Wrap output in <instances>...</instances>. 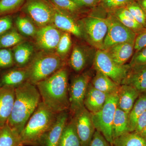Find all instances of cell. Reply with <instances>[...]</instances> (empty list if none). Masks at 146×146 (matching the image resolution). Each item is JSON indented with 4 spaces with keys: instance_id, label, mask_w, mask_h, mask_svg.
I'll return each instance as SVG.
<instances>
[{
    "instance_id": "obj_20",
    "label": "cell",
    "mask_w": 146,
    "mask_h": 146,
    "mask_svg": "<svg viewBox=\"0 0 146 146\" xmlns=\"http://www.w3.org/2000/svg\"><path fill=\"white\" fill-rule=\"evenodd\" d=\"M134 43H119L112 45L105 50L116 63L125 65L134 54Z\"/></svg>"
},
{
    "instance_id": "obj_18",
    "label": "cell",
    "mask_w": 146,
    "mask_h": 146,
    "mask_svg": "<svg viewBox=\"0 0 146 146\" xmlns=\"http://www.w3.org/2000/svg\"><path fill=\"white\" fill-rule=\"evenodd\" d=\"M15 97L14 87H0V129L8 121L13 108Z\"/></svg>"
},
{
    "instance_id": "obj_7",
    "label": "cell",
    "mask_w": 146,
    "mask_h": 146,
    "mask_svg": "<svg viewBox=\"0 0 146 146\" xmlns=\"http://www.w3.org/2000/svg\"><path fill=\"white\" fill-rule=\"evenodd\" d=\"M93 65L95 70L102 72L119 85L131 69L129 64L116 63L105 50H97Z\"/></svg>"
},
{
    "instance_id": "obj_17",
    "label": "cell",
    "mask_w": 146,
    "mask_h": 146,
    "mask_svg": "<svg viewBox=\"0 0 146 146\" xmlns=\"http://www.w3.org/2000/svg\"><path fill=\"white\" fill-rule=\"evenodd\" d=\"M34 43L27 40L11 48L15 66L27 67L37 52Z\"/></svg>"
},
{
    "instance_id": "obj_14",
    "label": "cell",
    "mask_w": 146,
    "mask_h": 146,
    "mask_svg": "<svg viewBox=\"0 0 146 146\" xmlns=\"http://www.w3.org/2000/svg\"><path fill=\"white\" fill-rule=\"evenodd\" d=\"M51 3L53 11L52 25L61 31L69 33L79 39H82V33L78 20Z\"/></svg>"
},
{
    "instance_id": "obj_36",
    "label": "cell",
    "mask_w": 146,
    "mask_h": 146,
    "mask_svg": "<svg viewBox=\"0 0 146 146\" xmlns=\"http://www.w3.org/2000/svg\"><path fill=\"white\" fill-rule=\"evenodd\" d=\"M15 66L11 48H0V71Z\"/></svg>"
},
{
    "instance_id": "obj_34",
    "label": "cell",
    "mask_w": 146,
    "mask_h": 146,
    "mask_svg": "<svg viewBox=\"0 0 146 146\" xmlns=\"http://www.w3.org/2000/svg\"><path fill=\"white\" fill-rule=\"evenodd\" d=\"M25 0H0V16L12 15L21 7Z\"/></svg>"
},
{
    "instance_id": "obj_44",
    "label": "cell",
    "mask_w": 146,
    "mask_h": 146,
    "mask_svg": "<svg viewBox=\"0 0 146 146\" xmlns=\"http://www.w3.org/2000/svg\"><path fill=\"white\" fill-rule=\"evenodd\" d=\"M138 2L144 10L146 11V0H138Z\"/></svg>"
},
{
    "instance_id": "obj_6",
    "label": "cell",
    "mask_w": 146,
    "mask_h": 146,
    "mask_svg": "<svg viewBox=\"0 0 146 146\" xmlns=\"http://www.w3.org/2000/svg\"><path fill=\"white\" fill-rule=\"evenodd\" d=\"M118 92L109 94L102 109L92 114L95 128L112 145V123L117 107Z\"/></svg>"
},
{
    "instance_id": "obj_29",
    "label": "cell",
    "mask_w": 146,
    "mask_h": 146,
    "mask_svg": "<svg viewBox=\"0 0 146 146\" xmlns=\"http://www.w3.org/2000/svg\"><path fill=\"white\" fill-rule=\"evenodd\" d=\"M113 146H146V141L140 134L134 132H127L113 140Z\"/></svg>"
},
{
    "instance_id": "obj_39",
    "label": "cell",
    "mask_w": 146,
    "mask_h": 146,
    "mask_svg": "<svg viewBox=\"0 0 146 146\" xmlns=\"http://www.w3.org/2000/svg\"><path fill=\"white\" fill-rule=\"evenodd\" d=\"M14 18L12 15L0 16V35L13 28Z\"/></svg>"
},
{
    "instance_id": "obj_40",
    "label": "cell",
    "mask_w": 146,
    "mask_h": 146,
    "mask_svg": "<svg viewBox=\"0 0 146 146\" xmlns=\"http://www.w3.org/2000/svg\"><path fill=\"white\" fill-rule=\"evenodd\" d=\"M110 144L101 133L96 130L89 146H110Z\"/></svg>"
},
{
    "instance_id": "obj_26",
    "label": "cell",
    "mask_w": 146,
    "mask_h": 146,
    "mask_svg": "<svg viewBox=\"0 0 146 146\" xmlns=\"http://www.w3.org/2000/svg\"><path fill=\"white\" fill-rule=\"evenodd\" d=\"M146 110V93L140 94L128 114L129 130L134 132L138 118Z\"/></svg>"
},
{
    "instance_id": "obj_8",
    "label": "cell",
    "mask_w": 146,
    "mask_h": 146,
    "mask_svg": "<svg viewBox=\"0 0 146 146\" xmlns=\"http://www.w3.org/2000/svg\"><path fill=\"white\" fill-rule=\"evenodd\" d=\"M107 23L108 31L104 43V50L119 43L135 42L137 35L123 25L111 12H108Z\"/></svg>"
},
{
    "instance_id": "obj_2",
    "label": "cell",
    "mask_w": 146,
    "mask_h": 146,
    "mask_svg": "<svg viewBox=\"0 0 146 146\" xmlns=\"http://www.w3.org/2000/svg\"><path fill=\"white\" fill-rule=\"evenodd\" d=\"M41 102L36 85L27 81L16 87L13 108L7 122L8 125L20 135Z\"/></svg>"
},
{
    "instance_id": "obj_12",
    "label": "cell",
    "mask_w": 146,
    "mask_h": 146,
    "mask_svg": "<svg viewBox=\"0 0 146 146\" xmlns=\"http://www.w3.org/2000/svg\"><path fill=\"white\" fill-rule=\"evenodd\" d=\"M81 146H89L96 128L92 114L84 106L72 115Z\"/></svg>"
},
{
    "instance_id": "obj_31",
    "label": "cell",
    "mask_w": 146,
    "mask_h": 146,
    "mask_svg": "<svg viewBox=\"0 0 146 146\" xmlns=\"http://www.w3.org/2000/svg\"><path fill=\"white\" fill-rule=\"evenodd\" d=\"M0 146H21L19 134L7 123L0 129Z\"/></svg>"
},
{
    "instance_id": "obj_1",
    "label": "cell",
    "mask_w": 146,
    "mask_h": 146,
    "mask_svg": "<svg viewBox=\"0 0 146 146\" xmlns=\"http://www.w3.org/2000/svg\"><path fill=\"white\" fill-rule=\"evenodd\" d=\"M69 71L64 66L36 86L42 101L56 114L69 110Z\"/></svg>"
},
{
    "instance_id": "obj_16",
    "label": "cell",
    "mask_w": 146,
    "mask_h": 146,
    "mask_svg": "<svg viewBox=\"0 0 146 146\" xmlns=\"http://www.w3.org/2000/svg\"><path fill=\"white\" fill-rule=\"evenodd\" d=\"M27 68H12L0 71V87L10 86L16 88L28 81Z\"/></svg>"
},
{
    "instance_id": "obj_25",
    "label": "cell",
    "mask_w": 146,
    "mask_h": 146,
    "mask_svg": "<svg viewBox=\"0 0 146 146\" xmlns=\"http://www.w3.org/2000/svg\"><path fill=\"white\" fill-rule=\"evenodd\" d=\"M111 12L125 26L134 32L136 35L141 33L144 28L136 21L125 7H121Z\"/></svg>"
},
{
    "instance_id": "obj_3",
    "label": "cell",
    "mask_w": 146,
    "mask_h": 146,
    "mask_svg": "<svg viewBox=\"0 0 146 146\" xmlns=\"http://www.w3.org/2000/svg\"><path fill=\"white\" fill-rule=\"evenodd\" d=\"M57 115L41 102L19 135L21 146H39L42 136L54 124Z\"/></svg>"
},
{
    "instance_id": "obj_32",
    "label": "cell",
    "mask_w": 146,
    "mask_h": 146,
    "mask_svg": "<svg viewBox=\"0 0 146 146\" xmlns=\"http://www.w3.org/2000/svg\"><path fill=\"white\" fill-rule=\"evenodd\" d=\"M56 7L68 13L73 18L78 20L81 13L82 8L73 0H50Z\"/></svg>"
},
{
    "instance_id": "obj_41",
    "label": "cell",
    "mask_w": 146,
    "mask_h": 146,
    "mask_svg": "<svg viewBox=\"0 0 146 146\" xmlns=\"http://www.w3.org/2000/svg\"><path fill=\"white\" fill-rule=\"evenodd\" d=\"M146 46V28L136 35L134 43L135 52Z\"/></svg>"
},
{
    "instance_id": "obj_21",
    "label": "cell",
    "mask_w": 146,
    "mask_h": 146,
    "mask_svg": "<svg viewBox=\"0 0 146 146\" xmlns=\"http://www.w3.org/2000/svg\"><path fill=\"white\" fill-rule=\"evenodd\" d=\"M140 95L132 86L120 85L118 91L117 107L128 114Z\"/></svg>"
},
{
    "instance_id": "obj_37",
    "label": "cell",
    "mask_w": 146,
    "mask_h": 146,
    "mask_svg": "<svg viewBox=\"0 0 146 146\" xmlns=\"http://www.w3.org/2000/svg\"><path fill=\"white\" fill-rule=\"evenodd\" d=\"M136 0H101L100 4L108 12L121 8L125 7L130 3Z\"/></svg>"
},
{
    "instance_id": "obj_30",
    "label": "cell",
    "mask_w": 146,
    "mask_h": 146,
    "mask_svg": "<svg viewBox=\"0 0 146 146\" xmlns=\"http://www.w3.org/2000/svg\"><path fill=\"white\" fill-rule=\"evenodd\" d=\"M26 40L25 37L23 36L14 27L11 29L0 35V48H11Z\"/></svg>"
},
{
    "instance_id": "obj_28",
    "label": "cell",
    "mask_w": 146,
    "mask_h": 146,
    "mask_svg": "<svg viewBox=\"0 0 146 146\" xmlns=\"http://www.w3.org/2000/svg\"><path fill=\"white\" fill-rule=\"evenodd\" d=\"M129 132L128 114L117 107L112 123L113 140L118 136Z\"/></svg>"
},
{
    "instance_id": "obj_33",
    "label": "cell",
    "mask_w": 146,
    "mask_h": 146,
    "mask_svg": "<svg viewBox=\"0 0 146 146\" xmlns=\"http://www.w3.org/2000/svg\"><path fill=\"white\" fill-rule=\"evenodd\" d=\"M72 45L70 33L63 32L55 52L64 62H66L68 55L72 48Z\"/></svg>"
},
{
    "instance_id": "obj_15",
    "label": "cell",
    "mask_w": 146,
    "mask_h": 146,
    "mask_svg": "<svg viewBox=\"0 0 146 146\" xmlns=\"http://www.w3.org/2000/svg\"><path fill=\"white\" fill-rule=\"evenodd\" d=\"M69 110L58 114L51 127L42 136L39 146H58L63 129L69 119Z\"/></svg>"
},
{
    "instance_id": "obj_24",
    "label": "cell",
    "mask_w": 146,
    "mask_h": 146,
    "mask_svg": "<svg viewBox=\"0 0 146 146\" xmlns=\"http://www.w3.org/2000/svg\"><path fill=\"white\" fill-rule=\"evenodd\" d=\"M58 146H81L72 117L65 126Z\"/></svg>"
},
{
    "instance_id": "obj_10",
    "label": "cell",
    "mask_w": 146,
    "mask_h": 146,
    "mask_svg": "<svg viewBox=\"0 0 146 146\" xmlns=\"http://www.w3.org/2000/svg\"><path fill=\"white\" fill-rule=\"evenodd\" d=\"M91 76L88 72L80 73L72 79L69 86V112L73 115L84 106V102Z\"/></svg>"
},
{
    "instance_id": "obj_9",
    "label": "cell",
    "mask_w": 146,
    "mask_h": 146,
    "mask_svg": "<svg viewBox=\"0 0 146 146\" xmlns=\"http://www.w3.org/2000/svg\"><path fill=\"white\" fill-rule=\"evenodd\" d=\"M23 11L38 28L52 25V8L50 2L46 0H27Z\"/></svg>"
},
{
    "instance_id": "obj_45",
    "label": "cell",
    "mask_w": 146,
    "mask_h": 146,
    "mask_svg": "<svg viewBox=\"0 0 146 146\" xmlns=\"http://www.w3.org/2000/svg\"><path fill=\"white\" fill-rule=\"evenodd\" d=\"M139 134L141 137H143L146 141V126L144 128Z\"/></svg>"
},
{
    "instance_id": "obj_4",
    "label": "cell",
    "mask_w": 146,
    "mask_h": 146,
    "mask_svg": "<svg viewBox=\"0 0 146 146\" xmlns=\"http://www.w3.org/2000/svg\"><path fill=\"white\" fill-rule=\"evenodd\" d=\"M107 14V11L101 6L78 21L82 39L97 50H104V43L108 31Z\"/></svg>"
},
{
    "instance_id": "obj_22",
    "label": "cell",
    "mask_w": 146,
    "mask_h": 146,
    "mask_svg": "<svg viewBox=\"0 0 146 146\" xmlns=\"http://www.w3.org/2000/svg\"><path fill=\"white\" fill-rule=\"evenodd\" d=\"M122 84L132 86L140 94L146 93V66L131 68Z\"/></svg>"
},
{
    "instance_id": "obj_27",
    "label": "cell",
    "mask_w": 146,
    "mask_h": 146,
    "mask_svg": "<svg viewBox=\"0 0 146 146\" xmlns=\"http://www.w3.org/2000/svg\"><path fill=\"white\" fill-rule=\"evenodd\" d=\"M14 27L24 37L34 39L38 28L27 16L20 15L14 18Z\"/></svg>"
},
{
    "instance_id": "obj_5",
    "label": "cell",
    "mask_w": 146,
    "mask_h": 146,
    "mask_svg": "<svg viewBox=\"0 0 146 146\" xmlns=\"http://www.w3.org/2000/svg\"><path fill=\"white\" fill-rule=\"evenodd\" d=\"M65 66V62L55 52L39 51L27 67L29 73L28 81L36 85Z\"/></svg>"
},
{
    "instance_id": "obj_23",
    "label": "cell",
    "mask_w": 146,
    "mask_h": 146,
    "mask_svg": "<svg viewBox=\"0 0 146 146\" xmlns=\"http://www.w3.org/2000/svg\"><path fill=\"white\" fill-rule=\"evenodd\" d=\"M96 71V74L91 82L94 88L107 94L118 92L120 85L102 72Z\"/></svg>"
},
{
    "instance_id": "obj_42",
    "label": "cell",
    "mask_w": 146,
    "mask_h": 146,
    "mask_svg": "<svg viewBox=\"0 0 146 146\" xmlns=\"http://www.w3.org/2000/svg\"><path fill=\"white\" fill-rule=\"evenodd\" d=\"M146 126V110L138 118L136 124V129L134 132L139 134Z\"/></svg>"
},
{
    "instance_id": "obj_13",
    "label": "cell",
    "mask_w": 146,
    "mask_h": 146,
    "mask_svg": "<svg viewBox=\"0 0 146 146\" xmlns=\"http://www.w3.org/2000/svg\"><path fill=\"white\" fill-rule=\"evenodd\" d=\"M63 33L53 25L39 28L34 38L35 44L39 51L55 52Z\"/></svg>"
},
{
    "instance_id": "obj_19",
    "label": "cell",
    "mask_w": 146,
    "mask_h": 146,
    "mask_svg": "<svg viewBox=\"0 0 146 146\" xmlns=\"http://www.w3.org/2000/svg\"><path fill=\"white\" fill-rule=\"evenodd\" d=\"M108 95L94 88L90 82L85 94L84 107L92 114L98 112L103 107Z\"/></svg>"
},
{
    "instance_id": "obj_43",
    "label": "cell",
    "mask_w": 146,
    "mask_h": 146,
    "mask_svg": "<svg viewBox=\"0 0 146 146\" xmlns=\"http://www.w3.org/2000/svg\"><path fill=\"white\" fill-rule=\"evenodd\" d=\"M81 7H95L100 4L101 0H73Z\"/></svg>"
},
{
    "instance_id": "obj_35",
    "label": "cell",
    "mask_w": 146,
    "mask_h": 146,
    "mask_svg": "<svg viewBox=\"0 0 146 146\" xmlns=\"http://www.w3.org/2000/svg\"><path fill=\"white\" fill-rule=\"evenodd\" d=\"M125 7L132 14L136 21L144 28H146V11L138 2L134 1Z\"/></svg>"
},
{
    "instance_id": "obj_38",
    "label": "cell",
    "mask_w": 146,
    "mask_h": 146,
    "mask_svg": "<svg viewBox=\"0 0 146 146\" xmlns=\"http://www.w3.org/2000/svg\"><path fill=\"white\" fill-rule=\"evenodd\" d=\"M129 64L131 68L146 66V46L133 54Z\"/></svg>"
},
{
    "instance_id": "obj_11",
    "label": "cell",
    "mask_w": 146,
    "mask_h": 146,
    "mask_svg": "<svg viewBox=\"0 0 146 146\" xmlns=\"http://www.w3.org/2000/svg\"><path fill=\"white\" fill-rule=\"evenodd\" d=\"M97 50L88 44H75L68 60L69 66L75 72L81 73L90 63H94Z\"/></svg>"
}]
</instances>
